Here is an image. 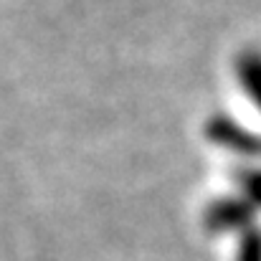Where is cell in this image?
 I'll return each instance as SVG.
<instances>
[{
	"label": "cell",
	"mask_w": 261,
	"mask_h": 261,
	"mask_svg": "<svg viewBox=\"0 0 261 261\" xmlns=\"http://www.w3.org/2000/svg\"><path fill=\"white\" fill-rule=\"evenodd\" d=\"M256 208L246 198H218L203 213V226L208 233H226V231H246L254 226Z\"/></svg>",
	"instance_id": "6da1fadb"
},
{
	"label": "cell",
	"mask_w": 261,
	"mask_h": 261,
	"mask_svg": "<svg viewBox=\"0 0 261 261\" xmlns=\"http://www.w3.org/2000/svg\"><path fill=\"white\" fill-rule=\"evenodd\" d=\"M236 74L244 91L254 99L261 109V54L259 51H244L236 61Z\"/></svg>",
	"instance_id": "3957f363"
},
{
	"label": "cell",
	"mask_w": 261,
	"mask_h": 261,
	"mask_svg": "<svg viewBox=\"0 0 261 261\" xmlns=\"http://www.w3.org/2000/svg\"><path fill=\"white\" fill-rule=\"evenodd\" d=\"M236 261H261V228L249 226L246 231H241Z\"/></svg>",
	"instance_id": "277c9868"
},
{
	"label": "cell",
	"mask_w": 261,
	"mask_h": 261,
	"mask_svg": "<svg viewBox=\"0 0 261 261\" xmlns=\"http://www.w3.org/2000/svg\"><path fill=\"white\" fill-rule=\"evenodd\" d=\"M239 185L254 208L261 205V170H239Z\"/></svg>",
	"instance_id": "5b68a950"
},
{
	"label": "cell",
	"mask_w": 261,
	"mask_h": 261,
	"mask_svg": "<svg viewBox=\"0 0 261 261\" xmlns=\"http://www.w3.org/2000/svg\"><path fill=\"white\" fill-rule=\"evenodd\" d=\"M205 135L211 142L221 145L223 150H231L236 155H244V158H259L261 155V137L249 132L246 127H241L239 122H233L231 117H213L208 124H205Z\"/></svg>",
	"instance_id": "7a4b0ae2"
}]
</instances>
